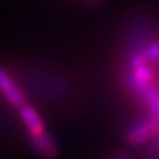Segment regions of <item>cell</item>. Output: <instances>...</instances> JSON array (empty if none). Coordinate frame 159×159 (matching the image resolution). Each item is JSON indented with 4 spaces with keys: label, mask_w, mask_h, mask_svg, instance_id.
I'll return each mask as SVG.
<instances>
[{
    "label": "cell",
    "mask_w": 159,
    "mask_h": 159,
    "mask_svg": "<svg viewBox=\"0 0 159 159\" xmlns=\"http://www.w3.org/2000/svg\"><path fill=\"white\" fill-rule=\"evenodd\" d=\"M159 133V119L149 115L148 117L133 123L126 131V141L130 145L140 147L151 143Z\"/></svg>",
    "instance_id": "cell-1"
},
{
    "label": "cell",
    "mask_w": 159,
    "mask_h": 159,
    "mask_svg": "<svg viewBox=\"0 0 159 159\" xmlns=\"http://www.w3.org/2000/svg\"><path fill=\"white\" fill-rule=\"evenodd\" d=\"M115 159H130V158L126 157V155H120V157H117V158H115Z\"/></svg>",
    "instance_id": "cell-5"
},
{
    "label": "cell",
    "mask_w": 159,
    "mask_h": 159,
    "mask_svg": "<svg viewBox=\"0 0 159 159\" xmlns=\"http://www.w3.org/2000/svg\"><path fill=\"white\" fill-rule=\"evenodd\" d=\"M0 89L3 91L6 98L11 102V105H14V106H22L24 105L22 93L20 92V89L13 82V80L8 77L6 70H3L2 67H0Z\"/></svg>",
    "instance_id": "cell-2"
},
{
    "label": "cell",
    "mask_w": 159,
    "mask_h": 159,
    "mask_svg": "<svg viewBox=\"0 0 159 159\" xmlns=\"http://www.w3.org/2000/svg\"><path fill=\"white\" fill-rule=\"evenodd\" d=\"M32 141H34L35 148L38 149L42 155H45V157H53V155L56 154L55 143H53L52 138L45 131L41 133V134H35L32 137Z\"/></svg>",
    "instance_id": "cell-3"
},
{
    "label": "cell",
    "mask_w": 159,
    "mask_h": 159,
    "mask_svg": "<svg viewBox=\"0 0 159 159\" xmlns=\"http://www.w3.org/2000/svg\"><path fill=\"white\" fill-rule=\"evenodd\" d=\"M21 116H22V119H24L25 124L28 126V129H30V131L34 135L43 133V124H42L41 119H39V116L36 115L34 109L24 106L21 109Z\"/></svg>",
    "instance_id": "cell-4"
}]
</instances>
